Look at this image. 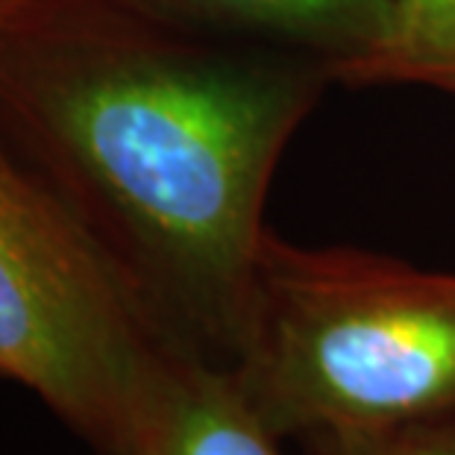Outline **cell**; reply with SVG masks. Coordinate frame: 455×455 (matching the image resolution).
<instances>
[{"instance_id":"277c9868","label":"cell","mask_w":455,"mask_h":455,"mask_svg":"<svg viewBox=\"0 0 455 455\" xmlns=\"http://www.w3.org/2000/svg\"><path fill=\"white\" fill-rule=\"evenodd\" d=\"M229 362L173 344L98 455H285Z\"/></svg>"},{"instance_id":"5b68a950","label":"cell","mask_w":455,"mask_h":455,"mask_svg":"<svg viewBox=\"0 0 455 455\" xmlns=\"http://www.w3.org/2000/svg\"><path fill=\"white\" fill-rule=\"evenodd\" d=\"M335 71L355 83L409 80L455 92V0H388L379 38L341 56Z\"/></svg>"},{"instance_id":"6da1fadb","label":"cell","mask_w":455,"mask_h":455,"mask_svg":"<svg viewBox=\"0 0 455 455\" xmlns=\"http://www.w3.org/2000/svg\"><path fill=\"white\" fill-rule=\"evenodd\" d=\"M24 98L130 238V274L177 347L232 362L274 162L306 109L285 74L139 51L60 60Z\"/></svg>"},{"instance_id":"52a82bcc","label":"cell","mask_w":455,"mask_h":455,"mask_svg":"<svg viewBox=\"0 0 455 455\" xmlns=\"http://www.w3.org/2000/svg\"><path fill=\"white\" fill-rule=\"evenodd\" d=\"M312 455H455V414L308 443Z\"/></svg>"},{"instance_id":"ba28073f","label":"cell","mask_w":455,"mask_h":455,"mask_svg":"<svg viewBox=\"0 0 455 455\" xmlns=\"http://www.w3.org/2000/svg\"><path fill=\"white\" fill-rule=\"evenodd\" d=\"M30 9H33V0H0V80H4L6 44H9V38L24 27Z\"/></svg>"},{"instance_id":"8992f818","label":"cell","mask_w":455,"mask_h":455,"mask_svg":"<svg viewBox=\"0 0 455 455\" xmlns=\"http://www.w3.org/2000/svg\"><path fill=\"white\" fill-rule=\"evenodd\" d=\"M164 15L232 21L335 42L344 56L373 44L388 21V0H127Z\"/></svg>"},{"instance_id":"3957f363","label":"cell","mask_w":455,"mask_h":455,"mask_svg":"<svg viewBox=\"0 0 455 455\" xmlns=\"http://www.w3.org/2000/svg\"><path fill=\"white\" fill-rule=\"evenodd\" d=\"M171 347L121 256L0 153V376L100 450Z\"/></svg>"},{"instance_id":"7a4b0ae2","label":"cell","mask_w":455,"mask_h":455,"mask_svg":"<svg viewBox=\"0 0 455 455\" xmlns=\"http://www.w3.org/2000/svg\"><path fill=\"white\" fill-rule=\"evenodd\" d=\"M229 364L283 441L455 414V274L267 235Z\"/></svg>"}]
</instances>
